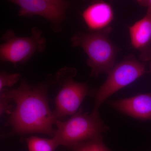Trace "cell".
<instances>
[{
    "instance_id": "6da1fadb",
    "label": "cell",
    "mask_w": 151,
    "mask_h": 151,
    "mask_svg": "<svg viewBox=\"0 0 151 151\" xmlns=\"http://www.w3.org/2000/svg\"><path fill=\"white\" fill-rule=\"evenodd\" d=\"M47 89L46 84L32 86L24 80L17 89H4L16 104L6 124L12 127L11 135L40 133L54 137L57 119L50 108Z\"/></svg>"
},
{
    "instance_id": "7a4b0ae2",
    "label": "cell",
    "mask_w": 151,
    "mask_h": 151,
    "mask_svg": "<svg viewBox=\"0 0 151 151\" xmlns=\"http://www.w3.org/2000/svg\"><path fill=\"white\" fill-rule=\"evenodd\" d=\"M111 29L98 32H76L71 38L72 46L79 47L88 57L91 76L97 77L108 73L115 65L119 49L108 37Z\"/></svg>"
},
{
    "instance_id": "3957f363",
    "label": "cell",
    "mask_w": 151,
    "mask_h": 151,
    "mask_svg": "<svg viewBox=\"0 0 151 151\" xmlns=\"http://www.w3.org/2000/svg\"><path fill=\"white\" fill-rule=\"evenodd\" d=\"M55 124L57 129L52 138L58 146L69 148L81 142L103 139L102 134L108 129L99 112L84 113L81 110L65 122L57 120Z\"/></svg>"
},
{
    "instance_id": "277c9868",
    "label": "cell",
    "mask_w": 151,
    "mask_h": 151,
    "mask_svg": "<svg viewBox=\"0 0 151 151\" xmlns=\"http://www.w3.org/2000/svg\"><path fill=\"white\" fill-rule=\"evenodd\" d=\"M42 32L37 27L32 29L30 37H22L9 30L3 35L4 42L0 44V61L11 63L17 67L18 64L28 61L36 52H43L47 41Z\"/></svg>"
},
{
    "instance_id": "5b68a950",
    "label": "cell",
    "mask_w": 151,
    "mask_h": 151,
    "mask_svg": "<svg viewBox=\"0 0 151 151\" xmlns=\"http://www.w3.org/2000/svg\"><path fill=\"white\" fill-rule=\"evenodd\" d=\"M76 74L74 68L65 66L56 73V81L60 86L55 98L53 113L57 120L77 112L85 97L89 92L87 84L76 82L73 79Z\"/></svg>"
},
{
    "instance_id": "8992f818",
    "label": "cell",
    "mask_w": 151,
    "mask_h": 151,
    "mask_svg": "<svg viewBox=\"0 0 151 151\" xmlns=\"http://www.w3.org/2000/svg\"><path fill=\"white\" fill-rule=\"evenodd\" d=\"M146 72L145 65L132 56L115 64L96 92L93 112H98L100 106L110 96L132 84Z\"/></svg>"
},
{
    "instance_id": "52a82bcc",
    "label": "cell",
    "mask_w": 151,
    "mask_h": 151,
    "mask_svg": "<svg viewBox=\"0 0 151 151\" xmlns=\"http://www.w3.org/2000/svg\"><path fill=\"white\" fill-rule=\"evenodd\" d=\"M10 2L19 8V16L42 17L51 22L55 32L61 31L70 4L69 2L62 0H13Z\"/></svg>"
},
{
    "instance_id": "ba28073f",
    "label": "cell",
    "mask_w": 151,
    "mask_h": 151,
    "mask_svg": "<svg viewBox=\"0 0 151 151\" xmlns=\"http://www.w3.org/2000/svg\"><path fill=\"white\" fill-rule=\"evenodd\" d=\"M83 20L92 32L111 29L114 13L111 4L104 1H97L89 5L82 13Z\"/></svg>"
},
{
    "instance_id": "9c48e42d",
    "label": "cell",
    "mask_w": 151,
    "mask_h": 151,
    "mask_svg": "<svg viewBox=\"0 0 151 151\" xmlns=\"http://www.w3.org/2000/svg\"><path fill=\"white\" fill-rule=\"evenodd\" d=\"M109 104L126 115L142 120H151V93L112 101Z\"/></svg>"
},
{
    "instance_id": "30bf717a",
    "label": "cell",
    "mask_w": 151,
    "mask_h": 151,
    "mask_svg": "<svg viewBox=\"0 0 151 151\" xmlns=\"http://www.w3.org/2000/svg\"><path fill=\"white\" fill-rule=\"evenodd\" d=\"M131 44L136 49L145 48L151 42V16L146 15L129 29Z\"/></svg>"
},
{
    "instance_id": "8fae6325",
    "label": "cell",
    "mask_w": 151,
    "mask_h": 151,
    "mask_svg": "<svg viewBox=\"0 0 151 151\" xmlns=\"http://www.w3.org/2000/svg\"><path fill=\"white\" fill-rule=\"evenodd\" d=\"M29 151H55L58 147L52 139H45L32 136L26 139Z\"/></svg>"
},
{
    "instance_id": "7c38bea8",
    "label": "cell",
    "mask_w": 151,
    "mask_h": 151,
    "mask_svg": "<svg viewBox=\"0 0 151 151\" xmlns=\"http://www.w3.org/2000/svg\"><path fill=\"white\" fill-rule=\"evenodd\" d=\"M69 149L72 151H112L103 143V139L81 142Z\"/></svg>"
},
{
    "instance_id": "4fadbf2b",
    "label": "cell",
    "mask_w": 151,
    "mask_h": 151,
    "mask_svg": "<svg viewBox=\"0 0 151 151\" xmlns=\"http://www.w3.org/2000/svg\"><path fill=\"white\" fill-rule=\"evenodd\" d=\"M19 73H9L5 71L0 72V92L6 87H12L19 81Z\"/></svg>"
},
{
    "instance_id": "5bb4252c",
    "label": "cell",
    "mask_w": 151,
    "mask_h": 151,
    "mask_svg": "<svg viewBox=\"0 0 151 151\" xmlns=\"http://www.w3.org/2000/svg\"><path fill=\"white\" fill-rule=\"evenodd\" d=\"M4 89L0 92V116L4 113L11 114L14 109L10 104L11 101L6 96Z\"/></svg>"
},
{
    "instance_id": "9a60e30c",
    "label": "cell",
    "mask_w": 151,
    "mask_h": 151,
    "mask_svg": "<svg viewBox=\"0 0 151 151\" xmlns=\"http://www.w3.org/2000/svg\"><path fill=\"white\" fill-rule=\"evenodd\" d=\"M137 2L140 6L147 8L146 15L151 16V0H138Z\"/></svg>"
},
{
    "instance_id": "2e32d148",
    "label": "cell",
    "mask_w": 151,
    "mask_h": 151,
    "mask_svg": "<svg viewBox=\"0 0 151 151\" xmlns=\"http://www.w3.org/2000/svg\"><path fill=\"white\" fill-rule=\"evenodd\" d=\"M150 70H151V63L150 65Z\"/></svg>"
}]
</instances>
